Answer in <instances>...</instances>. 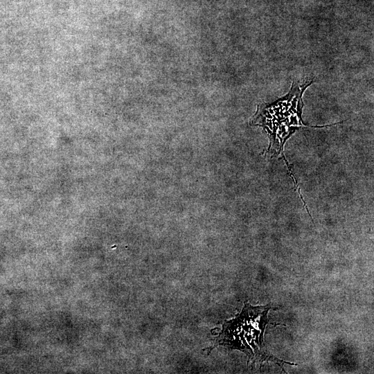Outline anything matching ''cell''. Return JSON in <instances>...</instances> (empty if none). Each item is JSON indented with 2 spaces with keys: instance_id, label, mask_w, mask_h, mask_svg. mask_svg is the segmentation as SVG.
Here are the masks:
<instances>
[{
  "instance_id": "obj_2",
  "label": "cell",
  "mask_w": 374,
  "mask_h": 374,
  "mask_svg": "<svg viewBox=\"0 0 374 374\" xmlns=\"http://www.w3.org/2000/svg\"><path fill=\"white\" fill-rule=\"evenodd\" d=\"M269 310V306L245 304L238 317L224 323L215 346L241 350L253 363L270 360L279 364L280 360L265 350L263 343Z\"/></svg>"
},
{
  "instance_id": "obj_1",
  "label": "cell",
  "mask_w": 374,
  "mask_h": 374,
  "mask_svg": "<svg viewBox=\"0 0 374 374\" xmlns=\"http://www.w3.org/2000/svg\"><path fill=\"white\" fill-rule=\"evenodd\" d=\"M313 82L312 80L293 82L287 95L271 104L258 105L250 121V125L261 126L267 132L270 139L269 150H275L277 154L296 130L308 126L301 120L302 95Z\"/></svg>"
}]
</instances>
